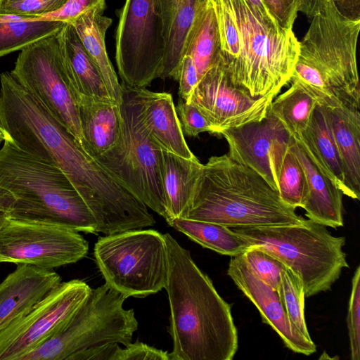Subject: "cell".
Listing matches in <instances>:
<instances>
[{"mask_svg": "<svg viewBox=\"0 0 360 360\" xmlns=\"http://www.w3.org/2000/svg\"><path fill=\"white\" fill-rule=\"evenodd\" d=\"M168 332L170 360H231L238 333L230 305L212 280L197 266L190 252L167 233Z\"/></svg>", "mask_w": 360, "mask_h": 360, "instance_id": "6da1fadb", "label": "cell"}, {"mask_svg": "<svg viewBox=\"0 0 360 360\" xmlns=\"http://www.w3.org/2000/svg\"><path fill=\"white\" fill-rule=\"evenodd\" d=\"M210 1L231 82L254 98H275L290 81L297 61L299 41L292 29L264 23L245 0Z\"/></svg>", "mask_w": 360, "mask_h": 360, "instance_id": "7a4b0ae2", "label": "cell"}, {"mask_svg": "<svg viewBox=\"0 0 360 360\" xmlns=\"http://www.w3.org/2000/svg\"><path fill=\"white\" fill-rule=\"evenodd\" d=\"M184 218L225 226L299 224L304 218L252 169L228 153L202 164Z\"/></svg>", "mask_w": 360, "mask_h": 360, "instance_id": "3957f363", "label": "cell"}, {"mask_svg": "<svg viewBox=\"0 0 360 360\" xmlns=\"http://www.w3.org/2000/svg\"><path fill=\"white\" fill-rule=\"evenodd\" d=\"M311 20L299 41L290 82L304 89L319 106L345 105L359 110L356 43L360 20L341 15L333 0H326Z\"/></svg>", "mask_w": 360, "mask_h": 360, "instance_id": "277c9868", "label": "cell"}, {"mask_svg": "<svg viewBox=\"0 0 360 360\" xmlns=\"http://www.w3.org/2000/svg\"><path fill=\"white\" fill-rule=\"evenodd\" d=\"M0 130L20 150L58 167L79 193L101 179L98 160L8 72L0 75Z\"/></svg>", "mask_w": 360, "mask_h": 360, "instance_id": "5b68a950", "label": "cell"}, {"mask_svg": "<svg viewBox=\"0 0 360 360\" xmlns=\"http://www.w3.org/2000/svg\"><path fill=\"white\" fill-rule=\"evenodd\" d=\"M0 148V188L14 198L11 218L56 223L97 233L89 209L57 167L17 148L6 136Z\"/></svg>", "mask_w": 360, "mask_h": 360, "instance_id": "8992f818", "label": "cell"}, {"mask_svg": "<svg viewBox=\"0 0 360 360\" xmlns=\"http://www.w3.org/2000/svg\"><path fill=\"white\" fill-rule=\"evenodd\" d=\"M231 229L250 246L262 248L301 277L305 297L329 290L348 268L345 238L310 219L295 224L238 226Z\"/></svg>", "mask_w": 360, "mask_h": 360, "instance_id": "52a82bcc", "label": "cell"}, {"mask_svg": "<svg viewBox=\"0 0 360 360\" xmlns=\"http://www.w3.org/2000/svg\"><path fill=\"white\" fill-rule=\"evenodd\" d=\"M122 86L119 139L112 148L95 158L136 198L167 222L161 176L162 148L143 121L138 88L123 83Z\"/></svg>", "mask_w": 360, "mask_h": 360, "instance_id": "ba28073f", "label": "cell"}, {"mask_svg": "<svg viewBox=\"0 0 360 360\" xmlns=\"http://www.w3.org/2000/svg\"><path fill=\"white\" fill-rule=\"evenodd\" d=\"M97 266L109 286L127 298H142L165 288L167 248L164 235L134 229L100 237L94 245Z\"/></svg>", "mask_w": 360, "mask_h": 360, "instance_id": "9c48e42d", "label": "cell"}, {"mask_svg": "<svg viewBox=\"0 0 360 360\" xmlns=\"http://www.w3.org/2000/svg\"><path fill=\"white\" fill-rule=\"evenodd\" d=\"M127 297L107 283L94 289L68 325L20 360H68L88 348L116 342L124 347L132 341L138 321Z\"/></svg>", "mask_w": 360, "mask_h": 360, "instance_id": "30bf717a", "label": "cell"}, {"mask_svg": "<svg viewBox=\"0 0 360 360\" xmlns=\"http://www.w3.org/2000/svg\"><path fill=\"white\" fill-rule=\"evenodd\" d=\"M57 33L21 49L11 73L82 146L78 96L65 69Z\"/></svg>", "mask_w": 360, "mask_h": 360, "instance_id": "8fae6325", "label": "cell"}, {"mask_svg": "<svg viewBox=\"0 0 360 360\" xmlns=\"http://www.w3.org/2000/svg\"><path fill=\"white\" fill-rule=\"evenodd\" d=\"M165 54L156 0H125L115 35V60L122 83L146 88L160 78Z\"/></svg>", "mask_w": 360, "mask_h": 360, "instance_id": "7c38bea8", "label": "cell"}, {"mask_svg": "<svg viewBox=\"0 0 360 360\" xmlns=\"http://www.w3.org/2000/svg\"><path fill=\"white\" fill-rule=\"evenodd\" d=\"M88 251L78 231L56 223L9 217L0 229V263L53 269L79 261Z\"/></svg>", "mask_w": 360, "mask_h": 360, "instance_id": "4fadbf2b", "label": "cell"}, {"mask_svg": "<svg viewBox=\"0 0 360 360\" xmlns=\"http://www.w3.org/2000/svg\"><path fill=\"white\" fill-rule=\"evenodd\" d=\"M91 291L82 280L61 282L27 313L0 330V360H20L60 333Z\"/></svg>", "mask_w": 360, "mask_h": 360, "instance_id": "5bb4252c", "label": "cell"}, {"mask_svg": "<svg viewBox=\"0 0 360 360\" xmlns=\"http://www.w3.org/2000/svg\"><path fill=\"white\" fill-rule=\"evenodd\" d=\"M274 98H254L230 80L219 60L199 79L189 102L206 117L214 134L264 118Z\"/></svg>", "mask_w": 360, "mask_h": 360, "instance_id": "9a60e30c", "label": "cell"}, {"mask_svg": "<svg viewBox=\"0 0 360 360\" xmlns=\"http://www.w3.org/2000/svg\"><path fill=\"white\" fill-rule=\"evenodd\" d=\"M229 146V155L260 174L278 191V179L291 136L271 114L260 120L220 132Z\"/></svg>", "mask_w": 360, "mask_h": 360, "instance_id": "2e32d148", "label": "cell"}, {"mask_svg": "<svg viewBox=\"0 0 360 360\" xmlns=\"http://www.w3.org/2000/svg\"><path fill=\"white\" fill-rule=\"evenodd\" d=\"M227 274L257 308L263 321L278 333L288 349L306 356L316 352L314 342L305 338L290 321L277 290L257 278L242 255L232 257Z\"/></svg>", "mask_w": 360, "mask_h": 360, "instance_id": "e0dca14e", "label": "cell"}, {"mask_svg": "<svg viewBox=\"0 0 360 360\" xmlns=\"http://www.w3.org/2000/svg\"><path fill=\"white\" fill-rule=\"evenodd\" d=\"M61 283L53 269L18 264L0 283V330L27 313Z\"/></svg>", "mask_w": 360, "mask_h": 360, "instance_id": "ac0fdd59", "label": "cell"}, {"mask_svg": "<svg viewBox=\"0 0 360 360\" xmlns=\"http://www.w3.org/2000/svg\"><path fill=\"white\" fill-rule=\"evenodd\" d=\"M290 148L301 163L307 180V195L302 207L305 215L325 226H343L342 192L311 160L297 138L291 136Z\"/></svg>", "mask_w": 360, "mask_h": 360, "instance_id": "d6986e66", "label": "cell"}, {"mask_svg": "<svg viewBox=\"0 0 360 360\" xmlns=\"http://www.w3.org/2000/svg\"><path fill=\"white\" fill-rule=\"evenodd\" d=\"M162 22L165 54L161 79L177 80L188 34L207 0H156Z\"/></svg>", "mask_w": 360, "mask_h": 360, "instance_id": "ffe728a7", "label": "cell"}, {"mask_svg": "<svg viewBox=\"0 0 360 360\" xmlns=\"http://www.w3.org/2000/svg\"><path fill=\"white\" fill-rule=\"evenodd\" d=\"M141 116L151 137L162 148L187 159L195 158L184 139L171 94L138 88Z\"/></svg>", "mask_w": 360, "mask_h": 360, "instance_id": "44dd1931", "label": "cell"}, {"mask_svg": "<svg viewBox=\"0 0 360 360\" xmlns=\"http://www.w3.org/2000/svg\"><path fill=\"white\" fill-rule=\"evenodd\" d=\"M78 111L82 147L93 157L102 155L119 139L122 127L120 105L112 99L80 95Z\"/></svg>", "mask_w": 360, "mask_h": 360, "instance_id": "7402d4cb", "label": "cell"}, {"mask_svg": "<svg viewBox=\"0 0 360 360\" xmlns=\"http://www.w3.org/2000/svg\"><path fill=\"white\" fill-rule=\"evenodd\" d=\"M326 117L336 145L351 198H360V113L340 105L326 108Z\"/></svg>", "mask_w": 360, "mask_h": 360, "instance_id": "603a6c76", "label": "cell"}, {"mask_svg": "<svg viewBox=\"0 0 360 360\" xmlns=\"http://www.w3.org/2000/svg\"><path fill=\"white\" fill-rule=\"evenodd\" d=\"M105 8V5L94 7L70 23L101 74L111 98L120 105L122 86L108 57L105 45L106 32L112 20L103 15Z\"/></svg>", "mask_w": 360, "mask_h": 360, "instance_id": "cb8c5ba5", "label": "cell"}, {"mask_svg": "<svg viewBox=\"0 0 360 360\" xmlns=\"http://www.w3.org/2000/svg\"><path fill=\"white\" fill-rule=\"evenodd\" d=\"M57 35L64 65L78 99L84 95L113 100L72 25L65 22Z\"/></svg>", "mask_w": 360, "mask_h": 360, "instance_id": "d4e9b609", "label": "cell"}, {"mask_svg": "<svg viewBox=\"0 0 360 360\" xmlns=\"http://www.w3.org/2000/svg\"><path fill=\"white\" fill-rule=\"evenodd\" d=\"M202 165L196 157L187 159L162 149L161 176L168 225L174 219L185 217Z\"/></svg>", "mask_w": 360, "mask_h": 360, "instance_id": "484cf974", "label": "cell"}, {"mask_svg": "<svg viewBox=\"0 0 360 360\" xmlns=\"http://www.w3.org/2000/svg\"><path fill=\"white\" fill-rule=\"evenodd\" d=\"M297 138L311 160L345 195L351 198L342 162L323 107L316 105L307 130Z\"/></svg>", "mask_w": 360, "mask_h": 360, "instance_id": "4316f807", "label": "cell"}, {"mask_svg": "<svg viewBox=\"0 0 360 360\" xmlns=\"http://www.w3.org/2000/svg\"><path fill=\"white\" fill-rule=\"evenodd\" d=\"M184 55L193 58L200 79L221 57L218 25L210 0L205 3L195 18Z\"/></svg>", "mask_w": 360, "mask_h": 360, "instance_id": "83f0119b", "label": "cell"}, {"mask_svg": "<svg viewBox=\"0 0 360 360\" xmlns=\"http://www.w3.org/2000/svg\"><path fill=\"white\" fill-rule=\"evenodd\" d=\"M169 225L201 246L221 255L238 256L250 247L244 238L224 225L186 218L174 219Z\"/></svg>", "mask_w": 360, "mask_h": 360, "instance_id": "f1b7e54d", "label": "cell"}, {"mask_svg": "<svg viewBox=\"0 0 360 360\" xmlns=\"http://www.w3.org/2000/svg\"><path fill=\"white\" fill-rule=\"evenodd\" d=\"M65 22L51 20H25L5 15L0 20V57L59 32Z\"/></svg>", "mask_w": 360, "mask_h": 360, "instance_id": "f546056e", "label": "cell"}, {"mask_svg": "<svg viewBox=\"0 0 360 360\" xmlns=\"http://www.w3.org/2000/svg\"><path fill=\"white\" fill-rule=\"evenodd\" d=\"M316 105L315 100L304 89L291 83L286 91L272 101L269 111L291 136H297L308 128Z\"/></svg>", "mask_w": 360, "mask_h": 360, "instance_id": "4dcf8cb0", "label": "cell"}, {"mask_svg": "<svg viewBox=\"0 0 360 360\" xmlns=\"http://www.w3.org/2000/svg\"><path fill=\"white\" fill-rule=\"evenodd\" d=\"M277 291L291 323L305 338L311 340L304 316L305 294L302 278L283 264Z\"/></svg>", "mask_w": 360, "mask_h": 360, "instance_id": "1f68e13d", "label": "cell"}, {"mask_svg": "<svg viewBox=\"0 0 360 360\" xmlns=\"http://www.w3.org/2000/svg\"><path fill=\"white\" fill-rule=\"evenodd\" d=\"M307 186L304 169L289 148L278 179L280 197L288 205L295 209L302 208L307 195Z\"/></svg>", "mask_w": 360, "mask_h": 360, "instance_id": "d6a6232c", "label": "cell"}, {"mask_svg": "<svg viewBox=\"0 0 360 360\" xmlns=\"http://www.w3.org/2000/svg\"><path fill=\"white\" fill-rule=\"evenodd\" d=\"M251 271L261 281L278 290L282 262L264 250L256 246L250 247L242 254Z\"/></svg>", "mask_w": 360, "mask_h": 360, "instance_id": "836d02e7", "label": "cell"}, {"mask_svg": "<svg viewBox=\"0 0 360 360\" xmlns=\"http://www.w3.org/2000/svg\"><path fill=\"white\" fill-rule=\"evenodd\" d=\"M352 360L360 359V266L354 271L347 317Z\"/></svg>", "mask_w": 360, "mask_h": 360, "instance_id": "e575fe53", "label": "cell"}, {"mask_svg": "<svg viewBox=\"0 0 360 360\" xmlns=\"http://www.w3.org/2000/svg\"><path fill=\"white\" fill-rule=\"evenodd\" d=\"M176 110L184 134L194 137L205 131L214 133L208 120L193 104L181 98Z\"/></svg>", "mask_w": 360, "mask_h": 360, "instance_id": "d590c367", "label": "cell"}, {"mask_svg": "<svg viewBox=\"0 0 360 360\" xmlns=\"http://www.w3.org/2000/svg\"><path fill=\"white\" fill-rule=\"evenodd\" d=\"M111 360H170L168 352L136 341L124 348L117 347Z\"/></svg>", "mask_w": 360, "mask_h": 360, "instance_id": "8d00e7d4", "label": "cell"}, {"mask_svg": "<svg viewBox=\"0 0 360 360\" xmlns=\"http://www.w3.org/2000/svg\"><path fill=\"white\" fill-rule=\"evenodd\" d=\"M101 5H105V0H67L59 9L37 20H58L70 23L88 10Z\"/></svg>", "mask_w": 360, "mask_h": 360, "instance_id": "74e56055", "label": "cell"}, {"mask_svg": "<svg viewBox=\"0 0 360 360\" xmlns=\"http://www.w3.org/2000/svg\"><path fill=\"white\" fill-rule=\"evenodd\" d=\"M266 8L283 29H292L299 12L300 0H262Z\"/></svg>", "mask_w": 360, "mask_h": 360, "instance_id": "f35d334b", "label": "cell"}, {"mask_svg": "<svg viewBox=\"0 0 360 360\" xmlns=\"http://www.w3.org/2000/svg\"><path fill=\"white\" fill-rule=\"evenodd\" d=\"M200 79L193 58L189 55H184L179 68L177 82H179V94L183 100L188 103L191 94Z\"/></svg>", "mask_w": 360, "mask_h": 360, "instance_id": "ab89813d", "label": "cell"}, {"mask_svg": "<svg viewBox=\"0 0 360 360\" xmlns=\"http://www.w3.org/2000/svg\"><path fill=\"white\" fill-rule=\"evenodd\" d=\"M118 346L116 342L94 346L73 354L68 360H111Z\"/></svg>", "mask_w": 360, "mask_h": 360, "instance_id": "60d3db41", "label": "cell"}, {"mask_svg": "<svg viewBox=\"0 0 360 360\" xmlns=\"http://www.w3.org/2000/svg\"><path fill=\"white\" fill-rule=\"evenodd\" d=\"M338 12L352 20H360V0H333Z\"/></svg>", "mask_w": 360, "mask_h": 360, "instance_id": "b9f144b4", "label": "cell"}, {"mask_svg": "<svg viewBox=\"0 0 360 360\" xmlns=\"http://www.w3.org/2000/svg\"><path fill=\"white\" fill-rule=\"evenodd\" d=\"M245 1L252 8L255 15L264 23L273 27H280L266 8L262 0H245Z\"/></svg>", "mask_w": 360, "mask_h": 360, "instance_id": "7bdbcfd3", "label": "cell"}, {"mask_svg": "<svg viewBox=\"0 0 360 360\" xmlns=\"http://www.w3.org/2000/svg\"><path fill=\"white\" fill-rule=\"evenodd\" d=\"M326 0H300L299 11L311 18Z\"/></svg>", "mask_w": 360, "mask_h": 360, "instance_id": "ee69618b", "label": "cell"}, {"mask_svg": "<svg viewBox=\"0 0 360 360\" xmlns=\"http://www.w3.org/2000/svg\"><path fill=\"white\" fill-rule=\"evenodd\" d=\"M14 199L0 201V229L9 217V209Z\"/></svg>", "mask_w": 360, "mask_h": 360, "instance_id": "f6af8a7d", "label": "cell"}, {"mask_svg": "<svg viewBox=\"0 0 360 360\" xmlns=\"http://www.w3.org/2000/svg\"><path fill=\"white\" fill-rule=\"evenodd\" d=\"M13 199V197L7 191L0 188V201Z\"/></svg>", "mask_w": 360, "mask_h": 360, "instance_id": "bcb514c9", "label": "cell"}, {"mask_svg": "<svg viewBox=\"0 0 360 360\" xmlns=\"http://www.w3.org/2000/svg\"><path fill=\"white\" fill-rule=\"evenodd\" d=\"M34 1H57V2H59L60 4H62L63 5L65 3V1L67 0H34Z\"/></svg>", "mask_w": 360, "mask_h": 360, "instance_id": "7dc6e473", "label": "cell"}, {"mask_svg": "<svg viewBox=\"0 0 360 360\" xmlns=\"http://www.w3.org/2000/svg\"><path fill=\"white\" fill-rule=\"evenodd\" d=\"M1 140H2V133H1V131L0 130V142H1Z\"/></svg>", "mask_w": 360, "mask_h": 360, "instance_id": "c3c4849f", "label": "cell"}, {"mask_svg": "<svg viewBox=\"0 0 360 360\" xmlns=\"http://www.w3.org/2000/svg\"><path fill=\"white\" fill-rule=\"evenodd\" d=\"M5 18V15H0V20H2Z\"/></svg>", "mask_w": 360, "mask_h": 360, "instance_id": "681fc988", "label": "cell"}]
</instances>
